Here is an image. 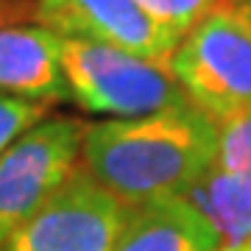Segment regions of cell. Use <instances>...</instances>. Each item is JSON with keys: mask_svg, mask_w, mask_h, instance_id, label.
<instances>
[{"mask_svg": "<svg viewBox=\"0 0 251 251\" xmlns=\"http://www.w3.org/2000/svg\"><path fill=\"white\" fill-rule=\"evenodd\" d=\"M36 17L59 36H81L159 62H171L181 42L137 0H39Z\"/></svg>", "mask_w": 251, "mask_h": 251, "instance_id": "cell-6", "label": "cell"}, {"mask_svg": "<svg viewBox=\"0 0 251 251\" xmlns=\"http://www.w3.org/2000/svg\"><path fill=\"white\" fill-rule=\"evenodd\" d=\"M221 251H251V243H237V246H224Z\"/></svg>", "mask_w": 251, "mask_h": 251, "instance_id": "cell-13", "label": "cell"}, {"mask_svg": "<svg viewBox=\"0 0 251 251\" xmlns=\"http://www.w3.org/2000/svg\"><path fill=\"white\" fill-rule=\"evenodd\" d=\"M148 14H151L162 28H168L173 34L184 36L198 20L204 17L209 6L215 0H137Z\"/></svg>", "mask_w": 251, "mask_h": 251, "instance_id": "cell-12", "label": "cell"}, {"mask_svg": "<svg viewBox=\"0 0 251 251\" xmlns=\"http://www.w3.org/2000/svg\"><path fill=\"white\" fill-rule=\"evenodd\" d=\"M184 198L206 215L224 246L251 243V176L212 165Z\"/></svg>", "mask_w": 251, "mask_h": 251, "instance_id": "cell-9", "label": "cell"}, {"mask_svg": "<svg viewBox=\"0 0 251 251\" xmlns=\"http://www.w3.org/2000/svg\"><path fill=\"white\" fill-rule=\"evenodd\" d=\"M218 151V120L196 103L143 117L92 123L84 131V168L126 206L187 196Z\"/></svg>", "mask_w": 251, "mask_h": 251, "instance_id": "cell-1", "label": "cell"}, {"mask_svg": "<svg viewBox=\"0 0 251 251\" xmlns=\"http://www.w3.org/2000/svg\"><path fill=\"white\" fill-rule=\"evenodd\" d=\"M87 123L42 117L0 153V246L78 168Z\"/></svg>", "mask_w": 251, "mask_h": 251, "instance_id": "cell-4", "label": "cell"}, {"mask_svg": "<svg viewBox=\"0 0 251 251\" xmlns=\"http://www.w3.org/2000/svg\"><path fill=\"white\" fill-rule=\"evenodd\" d=\"M126 212L128 206L87 168H75L0 251H112Z\"/></svg>", "mask_w": 251, "mask_h": 251, "instance_id": "cell-5", "label": "cell"}, {"mask_svg": "<svg viewBox=\"0 0 251 251\" xmlns=\"http://www.w3.org/2000/svg\"><path fill=\"white\" fill-rule=\"evenodd\" d=\"M171 70L190 103L212 120L251 112V6L249 0H215L181 36Z\"/></svg>", "mask_w": 251, "mask_h": 251, "instance_id": "cell-2", "label": "cell"}, {"mask_svg": "<svg viewBox=\"0 0 251 251\" xmlns=\"http://www.w3.org/2000/svg\"><path fill=\"white\" fill-rule=\"evenodd\" d=\"M48 112H50L48 100L20 98V95L0 92V153L6 151L23 131H28L42 117H48Z\"/></svg>", "mask_w": 251, "mask_h": 251, "instance_id": "cell-11", "label": "cell"}, {"mask_svg": "<svg viewBox=\"0 0 251 251\" xmlns=\"http://www.w3.org/2000/svg\"><path fill=\"white\" fill-rule=\"evenodd\" d=\"M249 6H251V0H249Z\"/></svg>", "mask_w": 251, "mask_h": 251, "instance_id": "cell-15", "label": "cell"}, {"mask_svg": "<svg viewBox=\"0 0 251 251\" xmlns=\"http://www.w3.org/2000/svg\"><path fill=\"white\" fill-rule=\"evenodd\" d=\"M0 20H3V0H0Z\"/></svg>", "mask_w": 251, "mask_h": 251, "instance_id": "cell-14", "label": "cell"}, {"mask_svg": "<svg viewBox=\"0 0 251 251\" xmlns=\"http://www.w3.org/2000/svg\"><path fill=\"white\" fill-rule=\"evenodd\" d=\"M0 92L48 103L70 98L56 31L45 25L0 28Z\"/></svg>", "mask_w": 251, "mask_h": 251, "instance_id": "cell-8", "label": "cell"}, {"mask_svg": "<svg viewBox=\"0 0 251 251\" xmlns=\"http://www.w3.org/2000/svg\"><path fill=\"white\" fill-rule=\"evenodd\" d=\"M224 240L184 196L128 206L112 251H221Z\"/></svg>", "mask_w": 251, "mask_h": 251, "instance_id": "cell-7", "label": "cell"}, {"mask_svg": "<svg viewBox=\"0 0 251 251\" xmlns=\"http://www.w3.org/2000/svg\"><path fill=\"white\" fill-rule=\"evenodd\" d=\"M59 48L70 98L87 112L143 117L190 100L171 62L145 59L81 36H59Z\"/></svg>", "mask_w": 251, "mask_h": 251, "instance_id": "cell-3", "label": "cell"}, {"mask_svg": "<svg viewBox=\"0 0 251 251\" xmlns=\"http://www.w3.org/2000/svg\"><path fill=\"white\" fill-rule=\"evenodd\" d=\"M215 168L251 176V112L234 115L218 123Z\"/></svg>", "mask_w": 251, "mask_h": 251, "instance_id": "cell-10", "label": "cell"}]
</instances>
